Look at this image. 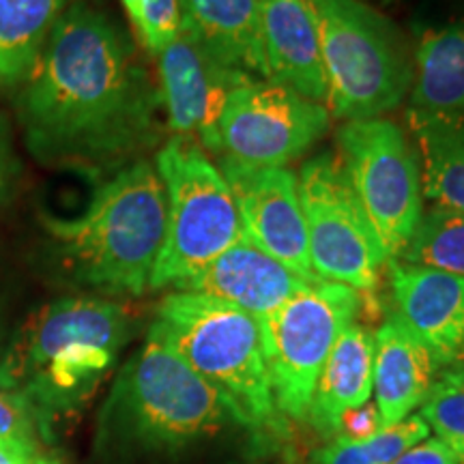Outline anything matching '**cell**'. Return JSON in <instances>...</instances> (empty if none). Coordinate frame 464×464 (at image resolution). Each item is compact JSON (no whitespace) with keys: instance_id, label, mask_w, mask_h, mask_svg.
Wrapping results in <instances>:
<instances>
[{"instance_id":"1","label":"cell","mask_w":464,"mask_h":464,"mask_svg":"<svg viewBox=\"0 0 464 464\" xmlns=\"http://www.w3.org/2000/svg\"><path fill=\"white\" fill-rule=\"evenodd\" d=\"M17 92L15 112L39 164L114 172L161 138L160 84L108 14L73 0Z\"/></svg>"},{"instance_id":"2","label":"cell","mask_w":464,"mask_h":464,"mask_svg":"<svg viewBox=\"0 0 464 464\" xmlns=\"http://www.w3.org/2000/svg\"><path fill=\"white\" fill-rule=\"evenodd\" d=\"M52 263L78 286L110 297L149 288L166 237V191L153 161L110 172L82 213L39 218Z\"/></svg>"},{"instance_id":"3","label":"cell","mask_w":464,"mask_h":464,"mask_svg":"<svg viewBox=\"0 0 464 464\" xmlns=\"http://www.w3.org/2000/svg\"><path fill=\"white\" fill-rule=\"evenodd\" d=\"M136 321L125 305L100 295H73L45 304L24 323L7 348L9 390L28 400L50 426L82 406L100 387Z\"/></svg>"},{"instance_id":"4","label":"cell","mask_w":464,"mask_h":464,"mask_svg":"<svg viewBox=\"0 0 464 464\" xmlns=\"http://www.w3.org/2000/svg\"><path fill=\"white\" fill-rule=\"evenodd\" d=\"M247 426L228 398L158 340L121 368L100 417V448L179 456ZM249 434V432H247Z\"/></svg>"},{"instance_id":"5","label":"cell","mask_w":464,"mask_h":464,"mask_svg":"<svg viewBox=\"0 0 464 464\" xmlns=\"http://www.w3.org/2000/svg\"><path fill=\"white\" fill-rule=\"evenodd\" d=\"M147 338L170 348L228 398L260 450L288 439V420L271 392L263 329L252 314L208 295L174 290L158 305Z\"/></svg>"},{"instance_id":"6","label":"cell","mask_w":464,"mask_h":464,"mask_svg":"<svg viewBox=\"0 0 464 464\" xmlns=\"http://www.w3.org/2000/svg\"><path fill=\"white\" fill-rule=\"evenodd\" d=\"M327 75V110L344 121L382 119L409 97L413 63L402 34L363 0H310Z\"/></svg>"},{"instance_id":"7","label":"cell","mask_w":464,"mask_h":464,"mask_svg":"<svg viewBox=\"0 0 464 464\" xmlns=\"http://www.w3.org/2000/svg\"><path fill=\"white\" fill-rule=\"evenodd\" d=\"M155 170L166 191V237L149 288H177L246 235L224 174L198 142L170 136Z\"/></svg>"},{"instance_id":"8","label":"cell","mask_w":464,"mask_h":464,"mask_svg":"<svg viewBox=\"0 0 464 464\" xmlns=\"http://www.w3.org/2000/svg\"><path fill=\"white\" fill-rule=\"evenodd\" d=\"M363 299L344 284L318 280L260 323L277 411L307 421L324 362L340 334L357 321Z\"/></svg>"},{"instance_id":"9","label":"cell","mask_w":464,"mask_h":464,"mask_svg":"<svg viewBox=\"0 0 464 464\" xmlns=\"http://www.w3.org/2000/svg\"><path fill=\"white\" fill-rule=\"evenodd\" d=\"M297 181L316 277L351 286L368 304H376L387 256L338 153L324 150L307 160Z\"/></svg>"},{"instance_id":"10","label":"cell","mask_w":464,"mask_h":464,"mask_svg":"<svg viewBox=\"0 0 464 464\" xmlns=\"http://www.w3.org/2000/svg\"><path fill=\"white\" fill-rule=\"evenodd\" d=\"M338 158L387 265L402 252L423 213L421 168L406 131L390 119L346 121L338 130Z\"/></svg>"},{"instance_id":"11","label":"cell","mask_w":464,"mask_h":464,"mask_svg":"<svg viewBox=\"0 0 464 464\" xmlns=\"http://www.w3.org/2000/svg\"><path fill=\"white\" fill-rule=\"evenodd\" d=\"M329 114L327 106L276 80H246L226 100L219 158L252 168H286L329 131Z\"/></svg>"},{"instance_id":"12","label":"cell","mask_w":464,"mask_h":464,"mask_svg":"<svg viewBox=\"0 0 464 464\" xmlns=\"http://www.w3.org/2000/svg\"><path fill=\"white\" fill-rule=\"evenodd\" d=\"M218 168L232 191L246 241L295 274L318 280L307 249L297 174L288 168L243 166L228 158H219Z\"/></svg>"},{"instance_id":"13","label":"cell","mask_w":464,"mask_h":464,"mask_svg":"<svg viewBox=\"0 0 464 464\" xmlns=\"http://www.w3.org/2000/svg\"><path fill=\"white\" fill-rule=\"evenodd\" d=\"M160 95L172 136L198 142L207 155H222L219 119L235 86L252 80L219 65L185 31L158 54Z\"/></svg>"},{"instance_id":"14","label":"cell","mask_w":464,"mask_h":464,"mask_svg":"<svg viewBox=\"0 0 464 464\" xmlns=\"http://www.w3.org/2000/svg\"><path fill=\"white\" fill-rule=\"evenodd\" d=\"M392 314L430 351L439 368H448L464 344V277L392 260Z\"/></svg>"},{"instance_id":"15","label":"cell","mask_w":464,"mask_h":464,"mask_svg":"<svg viewBox=\"0 0 464 464\" xmlns=\"http://www.w3.org/2000/svg\"><path fill=\"white\" fill-rule=\"evenodd\" d=\"M314 282L318 280L295 274L249 241H241L174 290L222 299L263 321Z\"/></svg>"},{"instance_id":"16","label":"cell","mask_w":464,"mask_h":464,"mask_svg":"<svg viewBox=\"0 0 464 464\" xmlns=\"http://www.w3.org/2000/svg\"><path fill=\"white\" fill-rule=\"evenodd\" d=\"M269 80L327 106L321 33L310 0H260Z\"/></svg>"},{"instance_id":"17","label":"cell","mask_w":464,"mask_h":464,"mask_svg":"<svg viewBox=\"0 0 464 464\" xmlns=\"http://www.w3.org/2000/svg\"><path fill=\"white\" fill-rule=\"evenodd\" d=\"M185 31L219 65L269 80L260 0H179Z\"/></svg>"},{"instance_id":"18","label":"cell","mask_w":464,"mask_h":464,"mask_svg":"<svg viewBox=\"0 0 464 464\" xmlns=\"http://www.w3.org/2000/svg\"><path fill=\"white\" fill-rule=\"evenodd\" d=\"M439 372L430 351L387 314L374 332L372 396L382 428L400 423L421 406Z\"/></svg>"},{"instance_id":"19","label":"cell","mask_w":464,"mask_h":464,"mask_svg":"<svg viewBox=\"0 0 464 464\" xmlns=\"http://www.w3.org/2000/svg\"><path fill=\"white\" fill-rule=\"evenodd\" d=\"M374 387V332L353 323L340 334L312 396L307 423L324 439L338 437L346 411L359 409L372 398Z\"/></svg>"},{"instance_id":"20","label":"cell","mask_w":464,"mask_h":464,"mask_svg":"<svg viewBox=\"0 0 464 464\" xmlns=\"http://www.w3.org/2000/svg\"><path fill=\"white\" fill-rule=\"evenodd\" d=\"M406 119L464 116V22L420 37Z\"/></svg>"},{"instance_id":"21","label":"cell","mask_w":464,"mask_h":464,"mask_svg":"<svg viewBox=\"0 0 464 464\" xmlns=\"http://www.w3.org/2000/svg\"><path fill=\"white\" fill-rule=\"evenodd\" d=\"M406 121L417 144L423 198L464 213V116Z\"/></svg>"},{"instance_id":"22","label":"cell","mask_w":464,"mask_h":464,"mask_svg":"<svg viewBox=\"0 0 464 464\" xmlns=\"http://www.w3.org/2000/svg\"><path fill=\"white\" fill-rule=\"evenodd\" d=\"M73 0H0V89H17Z\"/></svg>"},{"instance_id":"23","label":"cell","mask_w":464,"mask_h":464,"mask_svg":"<svg viewBox=\"0 0 464 464\" xmlns=\"http://www.w3.org/2000/svg\"><path fill=\"white\" fill-rule=\"evenodd\" d=\"M396 260L464 277V213L443 205L423 208Z\"/></svg>"},{"instance_id":"24","label":"cell","mask_w":464,"mask_h":464,"mask_svg":"<svg viewBox=\"0 0 464 464\" xmlns=\"http://www.w3.org/2000/svg\"><path fill=\"white\" fill-rule=\"evenodd\" d=\"M428 434L430 426L421 415H409L365 440L335 437L324 448L316 450L307 464H392L406 450L428 439Z\"/></svg>"},{"instance_id":"25","label":"cell","mask_w":464,"mask_h":464,"mask_svg":"<svg viewBox=\"0 0 464 464\" xmlns=\"http://www.w3.org/2000/svg\"><path fill=\"white\" fill-rule=\"evenodd\" d=\"M421 420L451 448L464 443V370H440L421 404Z\"/></svg>"},{"instance_id":"26","label":"cell","mask_w":464,"mask_h":464,"mask_svg":"<svg viewBox=\"0 0 464 464\" xmlns=\"http://www.w3.org/2000/svg\"><path fill=\"white\" fill-rule=\"evenodd\" d=\"M42 421L24 396L0 387V445L17 451L48 450Z\"/></svg>"},{"instance_id":"27","label":"cell","mask_w":464,"mask_h":464,"mask_svg":"<svg viewBox=\"0 0 464 464\" xmlns=\"http://www.w3.org/2000/svg\"><path fill=\"white\" fill-rule=\"evenodd\" d=\"M133 28H136L144 50L158 56L181 31L179 0H142L140 15Z\"/></svg>"},{"instance_id":"28","label":"cell","mask_w":464,"mask_h":464,"mask_svg":"<svg viewBox=\"0 0 464 464\" xmlns=\"http://www.w3.org/2000/svg\"><path fill=\"white\" fill-rule=\"evenodd\" d=\"M20 160H17L14 133H11L7 116L0 112V207L9 202L20 179Z\"/></svg>"},{"instance_id":"29","label":"cell","mask_w":464,"mask_h":464,"mask_svg":"<svg viewBox=\"0 0 464 464\" xmlns=\"http://www.w3.org/2000/svg\"><path fill=\"white\" fill-rule=\"evenodd\" d=\"M382 430V421L374 402H365L359 409L346 411L340 420L338 437L348 440H365Z\"/></svg>"},{"instance_id":"30","label":"cell","mask_w":464,"mask_h":464,"mask_svg":"<svg viewBox=\"0 0 464 464\" xmlns=\"http://www.w3.org/2000/svg\"><path fill=\"white\" fill-rule=\"evenodd\" d=\"M392 464H458L456 450L443 439H423Z\"/></svg>"},{"instance_id":"31","label":"cell","mask_w":464,"mask_h":464,"mask_svg":"<svg viewBox=\"0 0 464 464\" xmlns=\"http://www.w3.org/2000/svg\"><path fill=\"white\" fill-rule=\"evenodd\" d=\"M0 464H65L50 450L42 451H17L0 445Z\"/></svg>"},{"instance_id":"32","label":"cell","mask_w":464,"mask_h":464,"mask_svg":"<svg viewBox=\"0 0 464 464\" xmlns=\"http://www.w3.org/2000/svg\"><path fill=\"white\" fill-rule=\"evenodd\" d=\"M7 348H9V344H5V342H3V329H0V387H3V390H9L7 372H5V359H7Z\"/></svg>"},{"instance_id":"33","label":"cell","mask_w":464,"mask_h":464,"mask_svg":"<svg viewBox=\"0 0 464 464\" xmlns=\"http://www.w3.org/2000/svg\"><path fill=\"white\" fill-rule=\"evenodd\" d=\"M140 3H142V0H121V5L125 7L127 15H130V22L133 26H136L138 15H140Z\"/></svg>"},{"instance_id":"34","label":"cell","mask_w":464,"mask_h":464,"mask_svg":"<svg viewBox=\"0 0 464 464\" xmlns=\"http://www.w3.org/2000/svg\"><path fill=\"white\" fill-rule=\"evenodd\" d=\"M454 368H460V370H464V344L460 346V351H458V355H456V359H454Z\"/></svg>"},{"instance_id":"35","label":"cell","mask_w":464,"mask_h":464,"mask_svg":"<svg viewBox=\"0 0 464 464\" xmlns=\"http://www.w3.org/2000/svg\"><path fill=\"white\" fill-rule=\"evenodd\" d=\"M454 450H456V456H458V464H464V443L454 445Z\"/></svg>"}]
</instances>
